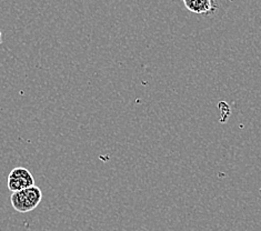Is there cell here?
Returning <instances> with one entry per match:
<instances>
[{
    "label": "cell",
    "mask_w": 261,
    "mask_h": 231,
    "mask_svg": "<svg viewBox=\"0 0 261 231\" xmlns=\"http://www.w3.org/2000/svg\"><path fill=\"white\" fill-rule=\"evenodd\" d=\"M7 186L11 192L20 191L35 186V178L27 168L16 167L8 174Z\"/></svg>",
    "instance_id": "7a4b0ae2"
},
{
    "label": "cell",
    "mask_w": 261,
    "mask_h": 231,
    "mask_svg": "<svg viewBox=\"0 0 261 231\" xmlns=\"http://www.w3.org/2000/svg\"><path fill=\"white\" fill-rule=\"evenodd\" d=\"M42 200V191L37 186L29 187L20 191L12 192L10 197V202L14 208L19 214H27L38 207Z\"/></svg>",
    "instance_id": "6da1fadb"
},
{
    "label": "cell",
    "mask_w": 261,
    "mask_h": 231,
    "mask_svg": "<svg viewBox=\"0 0 261 231\" xmlns=\"http://www.w3.org/2000/svg\"><path fill=\"white\" fill-rule=\"evenodd\" d=\"M184 4L189 11L198 15H208L217 9L214 0H184Z\"/></svg>",
    "instance_id": "3957f363"
}]
</instances>
